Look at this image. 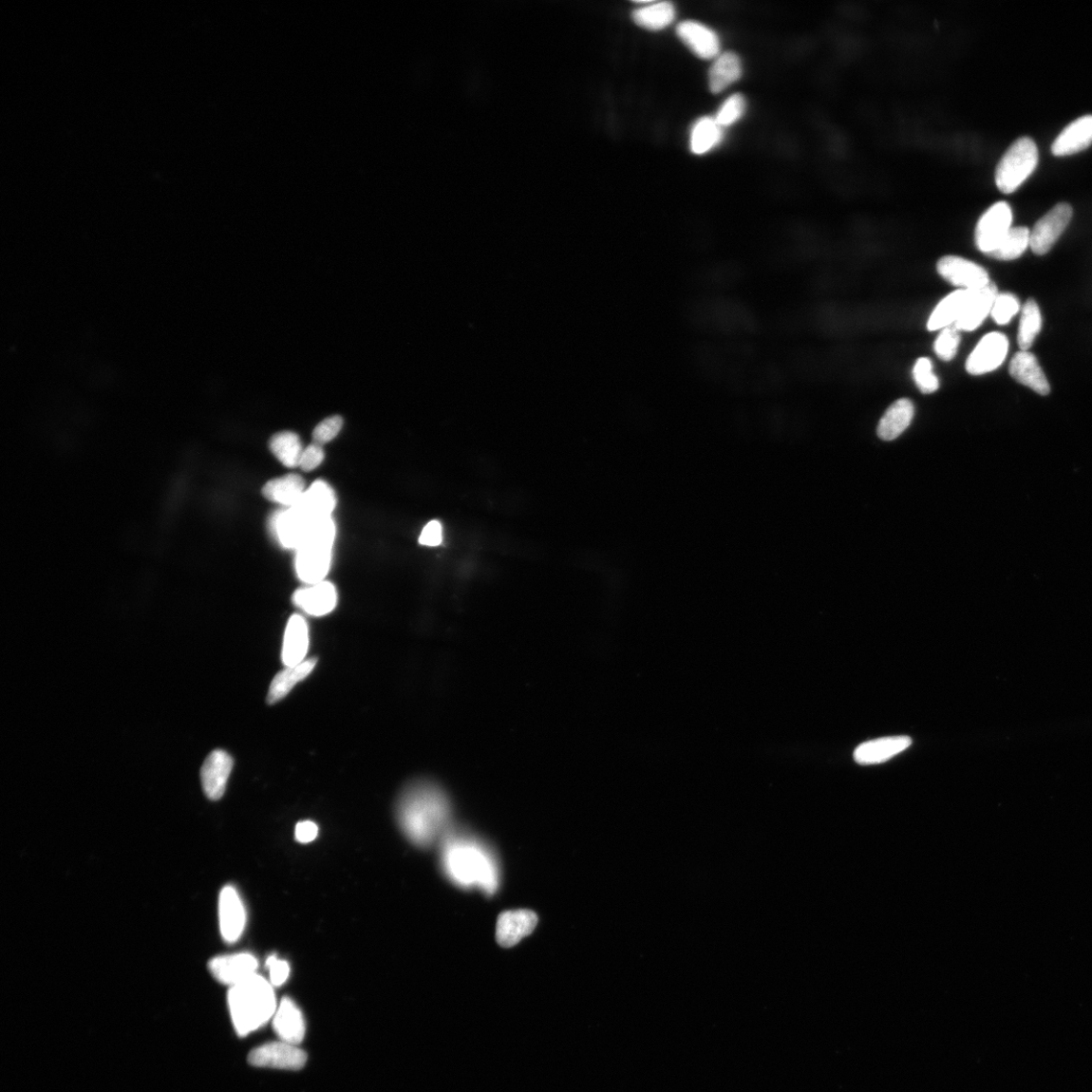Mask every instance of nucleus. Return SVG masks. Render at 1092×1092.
<instances>
[{"label":"nucleus","mask_w":1092,"mask_h":1092,"mask_svg":"<svg viewBox=\"0 0 1092 1092\" xmlns=\"http://www.w3.org/2000/svg\"><path fill=\"white\" fill-rule=\"evenodd\" d=\"M451 813L445 791L427 780L407 785L395 806L402 832L419 848H429L442 839L450 828Z\"/></svg>","instance_id":"1"},{"label":"nucleus","mask_w":1092,"mask_h":1092,"mask_svg":"<svg viewBox=\"0 0 1092 1092\" xmlns=\"http://www.w3.org/2000/svg\"><path fill=\"white\" fill-rule=\"evenodd\" d=\"M441 865L447 878L461 889H477L487 895L499 889L500 868L493 851L466 833L449 828L441 839Z\"/></svg>","instance_id":"2"},{"label":"nucleus","mask_w":1092,"mask_h":1092,"mask_svg":"<svg viewBox=\"0 0 1092 1092\" xmlns=\"http://www.w3.org/2000/svg\"><path fill=\"white\" fill-rule=\"evenodd\" d=\"M228 1007L235 1031L245 1037L273 1020L278 1005L273 985L256 973L230 987Z\"/></svg>","instance_id":"3"},{"label":"nucleus","mask_w":1092,"mask_h":1092,"mask_svg":"<svg viewBox=\"0 0 1092 1092\" xmlns=\"http://www.w3.org/2000/svg\"><path fill=\"white\" fill-rule=\"evenodd\" d=\"M1038 162L1037 145L1029 137L1016 140L997 165V187L1006 195L1014 193L1034 172Z\"/></svg>","instance_id":"4"},{"label":"nucleus","mask_w":1092,"mask_h":1092,"mask_svg":"<svg viewBox=\"0 0 1092 1092\" xmlns=\"http://www.w3.org/2000/svg\"><path fill=\"white\" fill-rule=\"evenodd\" d=\"M696 324L707 330L721 333L749 332L752 330L751 315L731 299L710 298L699 304L693 313Z\"/></svg>","instance_id":"5"},{"label":"nucleus","mask_w":1092,"mask_h":1092,"mask_svg":"<svg viewBox=\"0 0 1092 1092\" xmlns=\"http://www.w3.org/2000/svg\"><path fill=\"white\" fill-rule=\"evenodd\" d=\"M1012 224V211L1006 202L994 203L979 219L975 230L976 247L983 253L993 252L1009 232Z\"/></svg>","instance_id":"6"},{"label":"nucleus","mask_w":1092,"mask_h":1092,"mask_svg":"<svg viewBox=\"0 0 1092 1092\" xmlns=\"http://www.w3.org/2000/svg\"><path fill=\"white\" fill-rule=\"evenodd\" d=\"M1073 217L1069 203L1061 202L1054 206L1031 231L1030 248L1035 255L1047 254L1058 241Z\"/></svg>","instance_id":"7"},{"label":"nucleus","mask_w":1092,"mask_h":1092,"mask_svg":"<svg viewBox=\"0 0 1092 1092\" xmlns=\"http://www.w3.org/2000/svg\"><path fill=\"white\" fill-rule=\"evenodd\" d=\"M938 274L959 290H981L990 284L988 273L977 263L962 257H941L937 265Z\"/></svg>","instance_id":"8"},{"label":"nucleus","mask_w":1092,"mask_h":1092,"mask_svg":"<svg viewBox=\"0 0 1092 1092\" xmlns=\"http://www.w3.org/2000/svg\"><path fill=\"white\" fill-rule=\"evenodd\" d=\"M249 1062L256 1067L299 1070L307 1063V1054L297 1045L284 1041L272 1042L252 1050Z\"/></svg>","instance_id":"9"},{"label":"nucleus","mask_w":1092,"mask_h":1092,"mask_svg":"<svg viewBox=\"0 0 1092 1092\" xmlns=\"http://www.w3.org/2000/svg\"><path fill=\"white\" fill-rule=\"evenodd\" d=\"M1009 339L1000 332L985 335L976 345L966 362V370L972 375H983L999 368L1007 359Z\"/></svg>","instance_id":"10"},{"label":"nucleus","mask_w":1092,"mask_h":1092,"mask_svg":"<svg viewBox=\"0 0 1092 1092\" xmlns=\"http://www.w3.org/2000/svg\"><path fill=\"white\" fill-rule=\"evenodd\" d=\"M220 931L225 941L236 943L247 926L248 914L244 903L231 885L225 887L219 898Z\"/></svg>","instance_id":"11"},{"label":"nucleus","mask_w":1092,"mask_h":1092,"mask_svg":"<svg viewBox=\"0 0 1092 1092\" xmlns=\"http://www.w3.org/2000/svg\"><path fill=\"white\" fill-rule=\"evenodd\" d=\"M257 968V959L250 953L219 956L209 963L216 981L230 987L256 974Z\"/></svg>","instance_id":"12"},{"label":"nucleus","mask_w":1092,"mask_h":1092,"mask_svg":"<svg viewBox=\"0 0 1092 1092\" xmlns=\"http://www.w3.org/2000/svg\"><path fill=\"white\" fill-rule=\"evenodd\" d=\"M233 766L232 757L222 749L212 751L205 759L201 771V779L206 797L214 801L223 797Z\"/></svg>","instance_id":"13"},{"label":"nucleus","mask_w":1092,"mask_h":1092,"mask_svg":"<svg viewBox=\"0 0 1092 1092\" xmlns=\"http://www.w3.org/2000/svg\"><path fill=\"white\" fill-rule=\"evenodd\" d=\"M312 518L291 507L289 510L276 514L272 521L273 532L282 546L297 551L305 544Z\"/></svg>","instance_id":"14"},{"label":"nucleus","mask_w":1092,"mask_h":1092,"mask_svg":"<svg viewBox=\"0 0 1092 1092\" xmlns=\"http://www.w3.org/2000/svg\"><path fill=\"white\" fill-rule=\"evenodd\" d=\"M537 922V914L532 911L518 910L501 914L496 927L498 944L503 948L514 947L523 938L534 933Z\"/></svg>","instance_id":"15"},{"label":"nucleus","mask_w":1092,"mask_h":1092,"mask_svg":"<svg viewBox=\"0 0 1092 1092\" xmlns=\"http://www.w3.org/2000/svg\"><path fill=\"white\" fill-rule=\"evenodd\" d=\"M332 560V549L307 543L297 550L296 570L298 579L308 585L321 582L326 578Z\"/></svg>","instance_id":"16"},{"label":"nucleus","mask_w":1092,"mask_h":1092,"mask_svg":"<svg viewBox=\"0 0 1092 1092\" xmlns=\"http://www.w3.org/2000/svg\"><path fill=\"white\" fill-rule=\"evenodd\" d=\"M677 35L695 55L702 59H715L721 55L719 35L700 22H682L677 27Z\"/></svg>","instance_id":"17"},{"label":"nucleus","mask_w":1092,"mask_h":1092,"mask_svg":"<svg viewBox=\"0 0 1092 1092\" xmlns=\"http://www.w3.org/2000/svg\"><path fill=\"white\" fill-rule=\"evenodd\" d=\"M293 601L309 615L325 616L337 605V592L333 583L323 581L298 589L295 592Z\"/></svg>","instance_id":"18"},{"label":"nucleus","mask_w":1092,"mask_h":1092,"mask_svg":"<svg viewBox=\"0 0 1092 1092\" xmlns=\"http://www.w3.org/2000/svg\"><path fill=\"white\" fill-rule=\"evenodd\" d=\"M273 1030L280 1041L298 1045L306 1034V1023L302 1010L290 997L279 1003L273 1019Z\"/></svg>","instance_id":"19"},{"label":"nucleus","mask_w":1092,"mask_h":1092,"mask_svg":"<svg viewBox=\"0 0 1092 1092\" xmlns=\"http://www.w3.org/2000/svg\"><path fill=\"white\" fill-rule=\"evenodd\" d=\"M310 646V631L306 619L298 614L293 615L286 628L282 644L281 660L286 667H294L306 661Z\"/></svg>","instance_id":"20"},{"label":"nucleus","mask_w":1092,"mask_h":1092,"mask_svg":"<svg viewBox=\"0 0 1092 1092\" xmlns=\"http://www.w3.org/2000/svg\"><path fill=\"white\" fill-rule=\"evenodd\" d=\"M1012 378L1041 395L1049 394L1051 388L1037 357L1029 351L1015 353L1009 365Z\"/></svg>","instance_id":"21"},{"label":"nucleus","mask_w":1092,"mask_h":1092,"mask_svg":"<svg viewBox=\"0 0 1092 1092\" xmlns=\"http://www.w3.org/2000/svg\"><path fill=\"white\" fill-rule=\"evenodd\" d=\"M999 291L992 282L985 288L974 290L968 299L964 312L958 320L955 327L960 331H974L982 326L985 320L991 313L994 300Z\"/></svg>","instance_id":"22"},{"label":"nucleus","mask_w":1092,"mask_h":1092,"mask_svg":"<svg viewBox=\"0 0 1092 1092\" xmlns=\"http://www.w3.org/2000/svg\"><path fill=\"white\" fill-rule=\"evenodd\" d=\"M1092 144V115L1081 117L1067 126L1054 141L1052 153L1056 156H1068L1083 152Z\"/></svg>","instance_id":"23"},{"label":"nucleus","mask_w":1092,"mask_h":1092,"mask_svg":"<svg viewBox=\"0 0 1092 1092\" xmlns=\"http://www.w3.org/2000/svg\"><path fill=\"white\" fill-rule=\"evenodd\" d=\"M909 737H890L860 745L855 752V761L864 766L887 762L906 750L912 745Z\"/></svg>","instance_id":"24"},{"label":"nucleus","mask_w":1092,"mask_h":1092,"mask_svg":"<svg viewBox=\"0 0 1092 1092\" xmlns=\"http://www.w3.org/2000/svg\"><path fill=\"white\" fill-rule=\"evenodd\" d=\"M914 416V403L906 398L894 402L881 418L877 433L885 441L898 439L911 425Z\"/></svg>","instance_id":"25"},{"label":"nucleus","mask_w":1092,"mask_h":1092,"mask_svg":"<svg viewBox=\"0 0 1092 1092\" xmlns=\"http://www.w3.org/2000/svg\"><path fill=\"white\" fill-rule=\"evenodd\" d=\"M972 292L958 290L941 299L929 318L928 330L937 331L955 325L961 318Z\"/></svg>","instance_id":"26"},{"label":"nucleus","mask_w":1092,"mask_h":1092,"mask_svg":"<svg viewBox=\"0 0 1092 1092\" xmlns=\"http://www.w3.org/2000/svg\"><path fill=\"white\" fill-rule=\"evenodd\" d=\"M336 502L332 487L324 481H317L306 489L302 499L294 507L315 519L331 517Z\"/></svg>","instance_id":"27"},{"label":"nucleus","mask_w":1092,"mask_h":1092,"mask_svg":"<svg viewBox=\"0 0 1092 1092\" xmlns=\"http://www.w3.org/2000/svg\"><path fill=\"white\" fill-rule=\"evenodd\" d=\"M743 75L742 60L736 53L725 52L715 59L709 70V88L713 93H721Z\"/></svg>","instance_id":"28"},{"label":"nucleus","mask_w":1092,"mask_h":1092,"mask_svg":"<svg viewBox=\"0 0 1092 1092\" xmlns=\"http://www.w3.org/2000/svg\"><path fill=\"white\" fill-rule=\"evenodd\" d=\"M305 492L304 480L295 474L273 479L262 488V494L268 500L290 508L296 506Z\"/></svg>","instance_id":"29"},{"label":"nucleus","mask_w":1092,"mask_h":1092,"mask_svg":"<svg viewBox=\"0 0 1092 1092\" xmlns=\"http://www.w3.org/2000/svg\"><path fill=\"white\" fill-rule=\"evenodd\" d=\"M317 666V658L312 657L304 661L302 664L294 667H287L285 670L279 672L271 684L268 695V702L273 705L284 700L286 696L293 690V688L299 682H302L313 672Z\"/></svg>","instance_id":"30"},{"label":"nucleus","mask_w":1092,"mask_h":1092,"mask_svg":"<svg viewBox=\"0 0 1092 1092\" xmlns=\"http://www.w3.org/2000/svg\"><path fill=\"white\" fill-rule=\"evenodd\" d=\"M632 12L634 23L650 31H661L669 27L676 18L675 6L670 2L640 3Z\"/></svg>","instance_id":"31"},{"label":"nucleus","mask_w":1092,"mask_h":1092,"mask_svg":"<svg viewBox=\"0 0 1092 1092\" xmlns=\"http://www.w3.org/2000/svg\"><path fill=\"white\" fill-rule=\"evenodd\" d=\"M724 139V128L712 117H703L696 122L691 131V150L694 154L702 155L717 147Z\"/></svg>","instance_id":"32"},{"label":"nucleus","mask_w":1092,"mask_h":1092,"mask_svg":"<svg viewBox=\"0 0 1092 1092\" xmlns=\"http://www.w3.org/2000/svg\"><path fill=\"white\" fill-rule=\"evenodd\" d=\"M270 448L274 457L288 467L298 466L304 451L298 436L291 431L276 433L270 441Z\"/></svg>","instance_id":"33"},{"label":"nucleus","mask_w":1092,"mask_h":1092,"mask_svg":"<svg viewBox=\"0 0 1092 1092\" xmlns=\"http://www.w3.org/2000/svg\"><path fill=\"white\" fill-rule=\"evenodd\" d=\"M1042 328L1040 308L1033 299H1029L1022 310L1018 344L1022 350L1028 351Z\"/></svg>","instance_id":"34"},{"label":"nucleus","mask_w":1092,"mask_h":1092,"mask_svg":"<svg viewBox=\"0 0 1092 1092\" xmlns=\"http://www.w3.org/2000/svg\"><path fill=\"white\" fill-rule=\"evenodd\" d=\"M1031 231L1026 227L1011 228L1002 243L988 256L1000 260H1013L1022 256L1030 247Z\"/></svg>","instance_id":"35"},{"label":"nucleus","mask_w":1092,"mask_h":1092,"mask_svg":"<svg viewBox=\"0 0 1092 1092\" xmlns=\"http://www.w3.org/2000/svg\"><path fill=\"white\" fill-rule=\"evenodd\" d=\"M335 534V524L331 517L312 519L305 544L321 545L332 549Z\"/></svg>","instance_id":"36"},{"label":"nucleus","mask_w":1092,"mask_h":1092,"mask_svg":"<svg viewBox=\"0 0 1092 1092\" xmlns=\"http://www.w3.org/2000/svg\"><path fill=\"white\" fill-rule=\"evenodd\" d=\"M746 108L745 97L740 93L732 94L723 104L714 119L722 128H726L740 121L745 115Z\"/></svg>","instance_id":"37"},{"label":"nucleus","mask_w":1092,"mask_h":1092,"mask_svg":"<svg viewBox=\"0 0 1092 1092\" xmlns=\"http://www.w3.org/2000/svg\"><path fill=\"white\" fill-rule=\"evenodd\" d=\"M914 379L922 393H934L939 388V381L934 373L933 363L928 357H920L916 361L914 368Z\"/></svg>","instance_id":"38"},{"label":"nucleus","mask_w":1092,"mask_h":1092,"mask_svg":"<svg viewBox=\"0 0 1092 1092\" xmlns=\"http://www.w3.org/2000/svg\"><path fill=\"white\" fill-rule=\"evenodd\" d=\"M960 344V331L953 326L941 329L937 337L934 350L939 360L951 362L957 354Z\"/></svg>","instance_id":"39"},{"label":"nucleus","mask_w":1092,"mask_h":1092,"mask_svg":"<svg viewBox=\"0 0 1092 1092\" xmlns=\"http://www.w3.org/2000/svg\"><path fill=\"white\" fill-rule=\"evenodd\" d=\"M1019 311L1018 298L1011 294H999L994 300L990 315L997 324L1007 325Z\"/></svg>","instance_id":"40"},{"label":"nucleus","mask_w":1092,"mask_h":1092,"mask_svg":"<svg viewBox=\"0 0 1092 1092\" xmlns=\"http://www.w3.org/2000/svg\"><path fill=\"white\" fill-rule=\"evenodd\" d=\"M343 426L344 419L342 416L335 415L323 420L314 429V442L320 445L330 442L339 435Z\"/></svg>","instance_id":"41"},{"label":"nucleus","mask_w":1092,"mask_h":1092,"mask_svg":"<svg viewBox=\"0 0 1092 1092\" xmlns=\"http://www.w3.org/2000/svg\"><path fill=\"white\" fill-rule=\"evenodd\" d=\"M267 967L270 970V983L273 987L281 986L287 983L291 973L288 962L273 955L267 960Z\"/></svg>","instance_id":"42"},{"label":"nucleus","mask_w":1092,"mask_h":1092,"mask_svg":"<svg viewBox=\"0 0 1092 1092\" xmlns=\"http://www.w3.org/2000/svg\"><path fill=\"white\" fill-rule=\"evenodd\" d=\"M324 459L325 453L322 445L314 442L308 447L304 448L303 455L302 458H300L298 466L302 468L304 472H311V470L317 468L320 464H321Z\"/></svg>","instance_id":"43"},{"label":"nucleus","mask_w":1092,"mask_h":1092,"mask_svg":"<svg viewBox=\"0 0 1092 1092\" xmlns=\"http://www.w3.org/2000/svg\"><path fill=\"white\" fill-rule=\"evenodd\" d=\"M442 525L439 521L429 522L422 531L419 542L426 546H438L442 542Z\"/></svg>","instance_id":"44"},{"label":"nucleus","mask_w":1092,"mask_h":1092,"mask_svg":"<svg viewBox=\"0 0 1092 1092\" xmlns=\"http://www.w3.org/2000/svg\"><path fill=\"white\" fill-rule=\"evenodd\" d=\"M318 825L310 820L298 822L296 826V839L302 843H308L318 837Z\"/></svg>","instance_id":"45"}]
</instances>
